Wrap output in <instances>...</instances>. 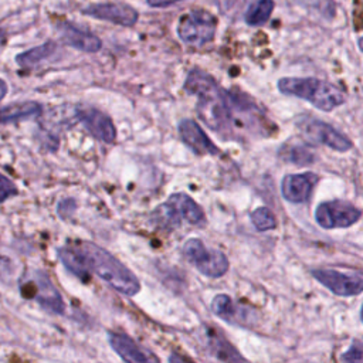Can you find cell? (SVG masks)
<instances>
[{
  "instance_id": "6da1fadb",
  "label": "cell",
  "mask_w": 363,
  "mask_h": 363,
  "mask_svg": "<svg viewBox=\"0 0 363 363\" xmlns=\"http://www.w3.org/2000/svg\"><path fill=\"white\" fill-rule=\"evenodd\" d=\"M183 89L197 98V115L210 129L224 138L234 135L230 89H224L211 74L197 67L187 72Z\"/></svg>"
},
{
  "instance_id": "7a4b0ae2",
  "label": "cell",
  "mask_w": 363,
  "mask_h": 363,
  "mask_svg": "<svg viewBox=\"0 0 363 363\" xmlns=\"http://www.w3.org/2000/svg\"><path fill=\"white\" fill-rule=\"evenodd\" d=\"M75 244L85 257L89 271L96 274L111 288L126 296H135L140 291L138 277L105 248L89 241H78Z\"/></svg>"
},
{
  "instance_id": "3957f363",
  "label": "cell",
  "mask_w": 363,
  "mask_h": 363,
  "mask_svg": "<svg viewBox=\"0 0 363 363\" xmlns=\"http://www.w3.org/2000/svg\"><path fill=\"white\" fill-rule=\"evenodd\" d=\"M277 86L281 94L305 99L323 112H330L346 102V94L340 86L315 77H284L278 79Z\"/></svg>"
},
{
  "instance_id": "277c9868",
  "label": "cell",
  "mask_w": 363,
  "mask_h": 363,
  "mask_svg": "<svg viewBox=\"0 0 363 363\" xmlns=\"http://www.w3.org/2000/svg\"><path fill=\"white\" fill-rule=\"evenodd\" d=\"M152 218L156 224L166 228H176L184 223L196 227L206 224L203 208L186 193L170 194L153 210Z\"/></svg>"
},
{
  "instance_id": "5b68a950",
  "label": "cell",
  "mask_w": 363,
  "mask_h": 363,
  "mask_svg": "<svg viewBox=\"0 0 363 363\" xmlns=\"http://www.w3.org/2000/svg\"><path fill=\"white\" fill-rule=\"evenodd\" d=\"M176 31L186 45L204 47L216 37L217 17L206 9L189 10L180 16Z\"/></svg>"
},
{
  "instance_id": "8992f818",
  "label": "cell",
  "mask_w": 363,
  "mask_h": 363,
  "mask_svg": "<svg viewBox=\"0 0 363 363\" xmlns=\"http://www.w3.org/2000/svg\"><path fill=\"white\" fill-rule=\"evenodd\" d=\"M183 255L200 274L208 278L224 277L230 267L228 258L221 250L206 245L200 238H189L183 245Z\"/></svg>"
},
{
  "instance_id": "52a82bcc",
  "label": "cell",
  "mask_w": 363,
  "mask_h": 363,
  "mask_svg": "<svg viewBox=\"0 0 363 363\" xmlns=\"http://www.w3.org/2000/svg\"><path fill=\"white\" fill-rule=\"evenodd\" d=\"M295 123L303 136L312 143L323 145L336 152H349L353 147L352 140L346 135L322 119L302 115Z\"/></svg>"
},
{
  "instance_id": "ba28073f",
  "label": "cell",
  "mask_w": 363,
  "mask_h": 363,
  "mask_svg": "<svg viewBox=\"0 0 363 363\" xmlns=\"http://www.w3.org/2000/svg\"><path fill=\"white\" fill-rule=\"evenodd\" d=\"M21 294L26 298L34 299L43 309L50 313H64V299L44 271H34L30 279L21 285Z\"/></svg>"
},
{
  "instance_id": "9c48e42d",
  "label": "cell",
  "mask_w": 363,
  "mask_h": 363,
  "mask_svg": "<svg viewBox=\"0 0 363 363\" xmlns=\"http://www.w3.org/2000/svg\"><path fill=\"white\" fill-rule=\"evenodd\" d=\"M362 217L360 208L345 200L320 203L315 210V221L325 230L349 228Z\"/></svg>"
},
{
  "instance_id": "30bf717a",
  "label": "cell",
  "mask_w": 363,
  "mask_h": 363,
  "mask_svg": "<svg viewBox=\"0 0 363 363\" xmlns=\"http://www.w3.org/2000/svg\"><path fill=\"white\" fill-rule=\"evenodd\" d=\"M311 274L319 284L337 296H356L363 291V278L357 271L343 272L332 268H315Z\"/></svg>"
},
{
  "instance_id": "8fae6325",
  "label": "cell",
  "mask_w": 363,
  "mask_h": 363,
  "mask_svg": "<svg viewBox=\"0 0 363 363\" xmlns=\"http://www.w3.org/2000/svg\"><path fill=\"white\" fill-rule=\"evenodd\" d=\"M211 312L220 319L235 326L250 328L258 320V312L252 306L242 305L227 294H218L213 298Z\"/></svg>"
},
{
  "instance_id": "7c38bea8",
  "label": "cell",
  "mask_w": 363,
  "mask_h": 363,
  "mask_svg": "<svg viewBox=\"0 0 363 363\" xmlns=\"http://www.w3.org/2000/svg\"><path fill=\"white\" fill-rule=\"evenodd\" d=\"M81 13L122 27H133L139 20L138 10L126 3H95L85 6Z\"/></svg>"
},
{
  "instance_id": "4fadbf2b",
  "label": "cell",
  "mask_w": 363,
  "mask_h": 363,
  "mask_svg": "<svg viewBox=\"0 0 363 363\" xmlns=\"http://www.w3.org/2000/svg\"><path fill=\"white\" fill-rule=\"evenodd\" d=\"M77 119L82 126L98 140L112 145L116 140V128L109 115L92 108V106H78Z\"/></svg>"
},
{
  "instance_id": "5bb4252c",
  "label": "cell",
  "mask_w": 363,
  "mask_h": 363,
  "mask_svg": "<svg viewBox=\"0 0 363 363\" xmlns=\"http://www.w3.org/2000/svg\"><path fill=\"white\" fill-rule=\"evenodd\" d=\"M318 182L319 176L313 172L286 174L281 182V194L289 203H305L311 199Z\"/></svg>"
},
{
  "instance_id": "9a60e30c",
  "label": "cell",
  "mask_w": 363,
  "mask_h": 363,
  "mask_svg": "<svg viewBox=\"0 0 363 363\" xmlns=\"http://www.w3.org/2000/svg\"><path fill=\"white\" fill-rule=\"evenodd\" d=\"M179 136L182 142L190 147L199 156H214L218 153V147L206 135L201 126L193 119H182L177 125Z\"/></svg>"
},
{
  "instance_id": "2e32d148",
  "label": "cell",
  "mask_w": 363,
  "mask_h": 363,
  "mask_svg": "<svg viewBox=\"0 0 363 363\" xmlns=\"http://www.w3.org/2000/svg\"><path fill=\"white\" fill-rule=\"evenodd\" d=\"M57 30L60 33L61 40L82 52H88V54H94L98 52L102 48V41L98 35H95L94 33L78 27L77 24L71 23V21H61L57 24Z\"/></svg>"
},
{
  "instance_id": "e0dca14e",
  "label": "cell",
  "mask_w": 363,
  "mask_h": 363,
  "mask_svg": "<svg viewBox=\"0 0 363 363\" xmlns=\"http://www.w3.org/2000/svg\"><path fill=\"white\" fill-rule=\"evenodd\" d=\"M108 342H109V346L113 349V352L123 362L149 363V362H157L159 360L155 354L142 349L132 337H129L125 333L109 332L108 333Z\"/></svg>"
},
{
  "instance_id": "ac0fdd59",
  "label": "cell",
  "mask_w": 363,
  "mask_h": 363,
  "mask_svg": "<svg viewBox=\"0 0 363 363\" xmlns=\"http://www.w3.org/2000/svg\"><path fill=\"white\" fill-rule=\"evenodd\" d=\"M57 257L72 275H75L82 282H89L91 271L88 268L85 257L82 255L75 242L57 248Z\"/></svg>"
},
{
  "instance_id": "d6986e66",
  "label": "cell",
  "mask_w": 363,
  "mask_h": 363,
  "mask_svg": "<svg viewBox=\"0 0 363 363\" xmlns=\"http://www.w3.org/2000/svg\"><path fill=\"white\" fill-rule=\"evenodd\" d=\"M278 155L284 162L296 166H309L318 159L315 150L311 146L299 142H288L282 145Z\"/></svg>"
},
{
  "instance_id": "ffe728a7",
  "label": "cell",
  "mask_w": 363,
  "mask_h": 363,
  "mask_svg": "<svg viewBox=\"0 0 363 363\" xmlns=\"http://www.w3.org/2000/svg\"><path fill=\"white\" fill-rule=\"evenodd\" d=\"M207 347L210 353L217 359L223 362H242L245 357H242L238 350L217 330H208L207 333Z\"/></svg>"
},
{
  "instance_id": "44dd1931",
  "label": "cell",
  "mask_w": 363,
  "mask_h": 363,
  "mask_svg": "<svg viewBox=\"0 0 363 363\" xmlns=\"http://www.w3.org/2000/svg\"><path fill=\"white\" fill-rule=\"evenodd\" d=\"M57 43L55 41H45L37 47L26 50L16 55V62L21 68H34L41 62L47 61L57 52Z\"/></svg>"
},
{
  "instance_id": "7402d4cb",
  "label": "cell",
  "mask_w": 363,
  "mask_h": 363,
  "mask_svg": "<svg viewBox=\"0 0 363 363\" xmlns=\"http://www.w3.org/2000/svg\"><path fill=\"white\" fill-rule=\"evenodd\" d=\"M40 113H41V105L34 101L13 102L10 105L0 106V125L33 118Z\"/></svg>"
},
{
  "instance_id": "603a6c76",
  "label": "cell",
  "mask_w": 363,
  "mask_h": 363,
  "mask_svg": "<svg viewBox=\"0 0 363 363\" xmlns=\"http://www.w3.org/2000/svg\"><path fill=\"white\" fill-rule=\"evenodd\" d=\"M274 9V0H250L244 13V21L251 27H261L269 20Z\"/></svg>"
},
{
  "instance_id": "cb8c5ba5",
  "label": "cell",
  "mask_w": 363,
  "mask_h": 363,
  "mask_svg": "<svg viewBox=\"0 0 363 363\" xmlns=\"http://www.w3.org/2000/svg\"><path fill=\"white\" fill-rule=\"evenodd\" d=\"M250 220L252 223V225L255 227V230L258 231H269L274 230L278 224L275 214L272 213L271 208L262 206L255 208L251 214H250Z\"/></svg>"
},
{
  "instance_id": "d4e9b609",
  "label": "cell",
  "mask_w": 363,
  "mask_h": 363,
  "mask_svg": "<svg viewBox=\"0 0 363 363\" xmlns=\"http://www.w3.org/2000/svg\"><path fill=\"white\" fill-rule=\"evenodd\" d=\"M340 360L342 362H347V363H362L363 360V349H362V343L359 340L353 342L346 352H343L340 354Z\"/></svg>"
},
{
  "instance_id": "484cf974",
  "label": "cell",
  "mask_w": 363,
  "mask_h": 363,
  "mask_svg": "<svg viewBox=\"0 0 363 363\" xmlns=\"http://www.w3.org/2000/svg\"><path fill=\"white\" fill-rule=\"evenodd\" d=\"M17 193H18L17 186L9 177H6L4 174L0 173V203L16 196Z\"/></svg>"
},
{
  "instance_id": "4316f807",
  "label": "cell",
  "mask_w": 363,
  "mask_h": 363,
  "mask_svg": "<svg viewBox=\"0 0 363 363\" xmlns=\"http://www.w3.org/2000/svg\"><path fill=\"white\" fill-rule=\"evenodd\" d=\"M182 1H187V0H146L147 6H150L153 9H166V7H172Z\"/></svg>"
},
{
  "instance_id": "83f0119b",
  "label": "cell",
  "mask_w": 363,
  "mask_h": 363,
  "mask_svg": "<svg viewBox=\"0 0 363 363\" xmlns=\"http://www.w3.org/2000/svg\"><path fill=\"white\" fill-rule=\"evenodd\" d=\"M7 94V84L0 78V101L6 96Z\"/></svg>"
},
{
  "instance_id": "f1b7e54d",
  "label": "cell",
  "mask_w": 363,
  "mask_h": 363,
  "mask_svg": "<svg viewBox=\"0 0 363 363\" xmlns=\"http://www.w3.org/2000/svg\"><path fill=\"white\" fill-rule=\"evenodd\" d=\"M4 38H6V35H4V31H3V30H0V47H1V44L4 43Z\"/></svg>"
}]
</instances>
